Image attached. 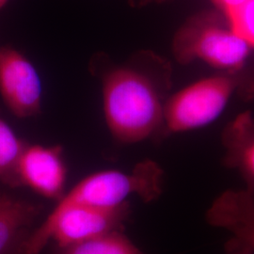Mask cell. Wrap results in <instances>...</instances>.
Listing matches in <instances>:
<instances>
[{"mask_svg":"<svg viewBox=\"0 0 254 254\" xmlns=\"http://www.w3.org/2000/svg\"><path fill=\"white\" fill-rule=\"evenodd\" d=\"M95 58L93 72L100 78L107 126L122 143H136L153 136L164 125L163 94L169 69L149 53L136 55L123 64Z\"/></svg>","mask_w":254,"mask_h":254,"instance_id":"cell-1","label":"cell"},{"mask_svg":"<svg viewBox=\"0 0 254 254\" xmlns=\"http://www.w3.org/2000/svg\"><path fill=\"white\" fill-rule=\"evenodd\" d=\"M162 169L149 159L136 164L130 173L108 170L91 173L64 193L54 209L115 206L126 202L131 195H137L146 202L153 201L162 193Z\"/></svg>","mask_w":254,"mask_h":254,"instance_id":"cell-2","label":"cell"},{"mask_svg":"<svg viewBox=\"0 0 254 254\" xmlns=\"http://www.w3.org/2000/svg\"><path fill=\"white\" fill-rule=\"evenodd\" d=\"M173 53L178 62L189 64L201 60L215 67L236 69L242 66L250 46L231 28L219 27L208 19H191L173 40Z\"/></svg>","mask_w":254,"mask_h":254,"instance_id":"cell-3","label":"cell"},{"mask_svg":"<svg viewBox=\"0 0 254 254\" xmlns=\"http://www.w3.org/2000/svg\"><path fill=\"white\" fill-rule=\"evenodd\" d=\"M236 84L216 76L196 82L174 94L165 105L164 125L170 133H181L212 123L225 108Z\"/></svg>","mask_w":254,"mask_h":254,"instance_id":"cell-4","label":"cell"},{"mask_svg":"<svg viewBox=\"0 0 254 254\" xmlns=\"http://www.w3.org/2000/svg\"><path fill=\"white\" fill-rule=\"evenodd\" d=\"M0 94L17 118L41 112L43 85L35 66L11 46L0 47Z\"/></svg>","mask_w":254,"mask_h":254,"instance_id":"cell-5","label":"cell"},{"mask_svg":"<svg viewBox=\"0 0 254 254\" xmlns=\"http://www.w3.org/2000/svg\"><path fill=\"white\" fill-rule=\"evenodd\" d=\"M205 218L211 226L232 235L225 244L227 254H254V193L227 190L209 207Z\"/></svg>","mask_w":254,"mask_h":254,"instance_id":"cell-6","label":"cell"},{"mask_svg":"<svg viewBox=\"0 0 254 254\" xmlns=\"http://www.w3.org/2000/svg\"><path fill=\"white\" fill-rule=\"evenodd\" d=\"M19 185L59 200L64 195L67 168L60 146L27 145L18 165Z\"/></svg>","mask_w":254,"mask_h":254,"instance_id":"cell-7","label":"cell"},{"mask_svg":"<svg viewBox=\"0 0 254 254\" xmlns=\"http://www.w3.org/2000/svg\"><path fill=\"white\" fill-rule=\"evenodd\" d=\"M225 165L236 169L245 180L246 190L254 193V120L245 115L237 119L223 135Z\"/></svg>","mask_w":254,"mask_h":254,"instance_id":"cell-8","label":"cell"},{"mask_svg":"<svg viewBox=\"0 0 254 254\" xmlns=\"http://www.w3.org/2000/svg\"><path fill=\"white\" fill-rule=\"evenodd\" d=\"M39 212L31 202L0 195V254H13L30 233Z\"/></svg>","mask_w":254,"mask_h":254,"instance_id":"cell-9","label":"cell"},{"mask_svg":"<svg viewBox=\"0 0 254 254\" xmlns=\"http://www.w3.org/2000/svg\"><path fill=\"white\" fill-rule=\"evenodd\" d=\"M27 144L0 117V181L11 188L19 187V161Z\"/></svg>","mask_w":254,"mask_h":254,"instance_id":"cell-10","label":"cell"},{"mask_svg":"<svg viewBox=\"0 0 254 254\" xmlns=\"http://www.w3.org/2000/svg\"><path fill=\"white\" fill-rule=\"evenodd\" d=\"M61 250L62 254H147L122 231L108 233Z\"/></svg>","mask_w":254,"mask_h":254,"instance_id":"cell-11","label":"cell"},{"mask_svg":"<svg viewBox=\"0 0 254 254\" xmlns=\"http://www.w3.org/2000/svg\"><path fill=\"white\" fill-rule=\"evenodd\" d=\"M231 28L250 46H254V0H244L228 12Z\"/></svg>","mask_w":254,"mask_h":254,"instance_id":"cell-12","label":"cell"},{"mask_svg":"<svg viewBox=\"0 0 254 254\" xmlns=\"http://www.w3.org/2000/svg\"><path fill=\"white\" fill-rule=\"evenodd\" d=\"M218 7L225 11L227 14L232 9L239 6L244 0H212Z\"/></svg>","mask_w":254,"mask_h":254,"instance_id":"cell-13","label":"cell"},{"mask_svg":"<svg viewBox=\"0 0 254 254\" xmlns=\"http://www.w3.org/2000/svg\"><path fill=\"white\" fill-rule=\"evenodd\" d=\"M8 2L9 0H0V9H2Z\"/></svg>","mask_w":254,"mask_h":254,"instance_id":"cell-14","label":"cell"},{"mask_svg":"<svg viewBox=\"0 0 254 254\" xmlns=\"http://www.w3.org/2000/svg\"><path fill=\"white\" fill-rule=\"evenodd\" d=\"M0 195H1V194H0Z\"/></svg>","mask_w":254,"mask_h":254,"instance_id":"cell-15","label":"cell"}]
</instances>
